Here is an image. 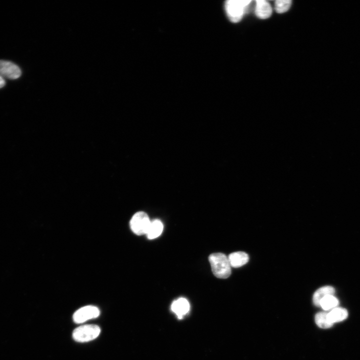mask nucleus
Listing matches in <instances>:
<instances>
[{
  "mask_svg": "<svg viewBox=\"0 0 360 360\" xmlns=\"http://www.w3.org/2000/svg\"><path fill=\"white\" fill-rule=\"evenodd\" d=\"M291 4L290 0H276L274 2V9L278 13H284L288 10Z\"/></svg>",
  "mask_w": 360,
  "mask_h": 360,
  "instance_id": "obj_15",
  "label": "nucleus"
},
{
  "mask_svg": "<svg viewBox=\"0 0 360 360\" xmlns=\"http://www.w3.org/2000/svg\"><path fill=\"white\" fill-rule=\"evenodd\" d=\"M272 9L270 3L266 0L256 1L255 14L260 19L268 18L272 14Z\"/></svg>",
  "mask_w": 360,
  "mask_h": 360,
  "instance_id": "obj_7",
  "label": "nucleus"
},
{
  "mask_svg": "<svg viewBox=\"0 0 360 360\" xmlns=\"http://www.w3.org/2000/svg\"><path fill=\"white\" fill-rule=\"evenodd\" d=\"M171 308L179 318H182L189 311L190 304L186 299L180 298L172 302Z\"/></svg>",
  "mask_w": 360,
  "mask_h": 360,
  "instance_id": "obj_8",
  "label": "nucleus"
},
{
  "mask_svg": "<svg viewBox=\"0 0 360 360\" xmlns=\"http://www.w3.org/2000/svg\"><path fill=\"white\" fill-rule=\"evenodd\" d=\"M348 312L347 310L342 308H335L328 314L330 320L334 322L342 321L347 318Z\"/></svg>",
  "mask_w": 360,
  "mask_h": 360,
  "instance_id": "obj_12",
  "label": "nucleus"
},
{
  "mask_svg": "<svg viewBox=\"0 0 360 360\" xmlns=\"http://www.w3.org/2000/svg\"><path fill=\"white\" fill-rule=\"evenodd\" d=\"M100 314L99 309L93 306H86L77 310L73 315L75 323L82 324L88 320L98 318Z\"/></svg>",
  "mask_w": 360,
  "mask_h": 360,
  "instance_id": "obj_5",
  "label": "nucleus"
},
{
  "mask_svg": "<svg viewBox=\"0 0 360 360\" xmlns=\"http://www.w3.org/2000/svg\"><path fill=\"white\" fill-rule=\"evenodd\" d=\"M163 224L159 220H154L150 222L146 235L150 240L159 236L163 230Z\"/></svg>",
  "mask_w": 360,
  "mask_h": 360,
  "instance_id": "obj_11",
  "label": "nucleus"
},
{
  "mask_svg": "<svg viewBox=\"0 0 360 360\" xmlns=\"http://www.w3.org/2000/svg\"><path fill=\"white\" fill-rule=\"evenodd\" d=\"M231 267L237 268L246 264L249 260L248 254L244 252H236L231 253L228 256Z\"/></svg>",
  "mask_w": 360,
  "mask_h": 360,
  "instance_id": "obj_9",
  "label": "nucleus"
},
{
  "mask_svg": "<svg viewBox=\"0 0 360 360\" xmlns=\"http://www.w3.org/2000/svg\"><path fill=\"white\" fill-rule=\"evenodd\" d=\"M6 84V81L4 78L0 76V88L4 87Z\"/></svg>",
  "mask_w": 360,
  "mask_h": 360,
  "instance_id": "obj_16",
  "label": "nucleus"
},
{
  "mask_svg": "<svg viewBox=\"0 0 360 360\" xmlns=\"http://www.w3.org/2000/svg\"><path fill=\"white\" fill-rule=\"evenodd\" d=\"M316 324L320 328H327L332 326L333 323L330 320L328 313L319 312L315 316Z\"/></svg>",
  "mask_w": 360,
  "mask_h": 360,
  "instance_id": "obj_13",
  "label": "nucleus"
},
{
  "mask_svg": "<svg viewBox=\"0 0 360 360\" xmlns=\"http://www.w3.org/2000/svg\"><path fill=\"white\" fill-rule=\"evenodd\" d=\"M335 292L334 288L329 286H324L318 289L314 293L312 300L314 304L320 306L321 300L328 295H334Z\"/></svg>",
  "mask_w": 360,
  "mask_h": 360,
  "instance_id": "obj_10",
  "label": "nucleus"
},
{
  "mask_svg": "<svg viewBox=\"0 0 360 360\" xmlns=\"http://www.w3.org/2000/svg\"><path fill=\"white\" fill-rule=\"evenodd\" d=\"M339 304L338 299L334 295H328L324 298L320 302V306L328 310L336 308Z\"/></svg>",
  "mask_w": 360,
  "mask_h": 360,
  "instance_id": "obj_14",
  "label": "nucleus"
},
{
  "mask_svg": "<svg viewBox=\"0 0 360 360\" xmlns=\"http://www.w3.org/2000/svg\"><path fill=\"white\" fill-rule=\"evenodd\" d=\"M252 2L250 0H228L224 7L227 16L233 22H238L242 18Z\"/></svg>",
  "mask_w": 360,
  "mask_h": 360,
  "instance_id": "obj_2",
  "label": "nucleus"
},
{
  "mask_svg": "<svg viewBox=\"0 0 360 360\" xmlns=\"http://www.w3.org/2000/svg\"><path fill=\"white\" fill-rule=\"evenodd\" d=\"M208 260L214 274L220 278H226L231 274V266L228 257L221 252L210 255Z\"/></svg>",
  "mask_w": 360,
  "mask_h": 360,
  "instance_id": "obj_1",
  "label": "nucleus"
},
{
  "mask_svg": "<svg viewBox=\"0 0 360 360\" xmlns=\"http://www.w3.org/2000/svg\"><path fill=\"white\" fill-rule=\"evenodd\" d=\"M22 71L19 66L14 62L5 60H0V76L10 80L17 79L20 77Z\"/></svg>",
  "mask_w": 360,
  "mask_h": 360,
  "instance_id": "obj_6",
  "label": "nucleus"
},
{
  "mask_svg": "<svg viewBox=\"0 0 360 360\" xmlns=\"http://www.w3.org/2000/svg\"><path fill=\"white\" fill-rule=\"evenodd\" d=\"M151 221L148 214L144 212H136L130 220V227L136 234L140 236L146 234Z\"/></svg>",
  "mask_w": 360,
  "mask_h": 360,
  "instance_id": "obj_4",
  "label": "nucleus"
},
{
  "mask_svg": "<svg viewBox=\"0 0 360 360\" xmlns=\"http://www.w3.org/2000/svg\"><path fill=\"white\" fill-rule=\"evenodd\" d=\"M100 332V328L98 326L85 324L75 328L72 332V337L76 342H87L96 338Z\"/></svg>",
  "mask_w": 360,
  "mask_h": 360,
  "instance_id": "obj_3",
  "label": "nucleus"
}]
</instances>
